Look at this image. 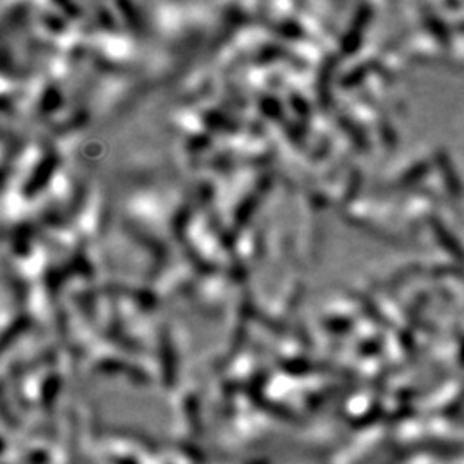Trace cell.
<instances>
[{"mask_svg": "<svg viewBox=\"0 0 464 464\" xmlns=\"http://www.w3.org/2000/svg\"><path fill=\"white\" fill-rule=\"evenodd\" d=\"M434 232H435L437 239L444 244V248H446L452 256H456V258H459V260H464V249L461 246V243H459V241L456 239V237L452 236V234L447 231V229L444 227L440 222H437V220L434 222Z\"/></svg>", "mask_w": 464, "mask_h": 464, "instance_id": "6da1fadb", "label": "cell"}, {"mask_svg": "<svg viewBox=\"0 0 464 464\" xmlns=\"http://www.w3.org/2000/svg\"><path fill=\"white\" fill-rule=\"evenodd\" d=\"M439 165H440V169H442L444 175H446L447 188H449L452 191V194H454V196L461 198L463 186H461V182L458 181V179H459L458 174H456V170L452 169V165H451V162H449V157H447L446 153H440Z\"/></svg>", "mask_w": 464, "mask_h": 464, "instance_id": "7a4b0ae2", "label": "cell"}, {"mask_svg": "<svg viewBox=\"0 0 464 464\" xmlns=\"http://www.w3.org/2000/svg\"><path fill=\"white\" fill-rule=\"evenodd\" d=\"M430 26H432V33L435 35L437 38H440V40H447V33H446V26H444L442 21H439L437 18H432L430 19Z\"/></svg>", "mask_w": 464, "mask_h": 464, "instance_id": "3957f363", "label": "cell"}]
</instances>
